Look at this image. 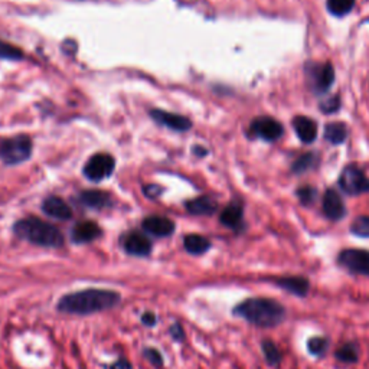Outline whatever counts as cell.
<instances>
[{
	"label": "cell",
	"instance_id": "obj_1",
	"mask_svg": "<svg viewBox=\"0 0 369 369\" xmlns=\"http://www.w3.org/2000/svg\"><path fill=\"white\" fill-rule=\"evenodd\" d=\"M120 303V295L113 290L87 289L61 297L58 311L68 315H91L109 311Z\"/></svg>",
	"mask_w": 369,
	"mask_h": 369
},
{
	"label": "cell",
	"instance_id": "obj_2",
	"mask_svg": "<svg viewBox=\"0 0 369 369\" xmlns=\"http://www.w3.org/2000/svg\"><path fill=\"white\" fill-rule=\"evenodd\" d=\"M234 315L258 327H276L285 319V307L273 299H247L235 306Z\"/></svg>",
	"mask_w": 369,
	"mask_h": 369
},
{
	"label": "cell",
	"instance_id": "obj_3",
	"mask_svg": "<svg viewBox=\"0 0 369 369\" xmlns=\"http://www.w3.org/2000/svg\"><path fill=\"white\" fill-rule=\"evenodd\" d=\"M13 231L19 238L40 245V247L59 249L64 245V237L56 227L35 217L17 221Z\"/></svg>",
	"mask_w": 369,
	"mask_h": 369
},
{
	"label": "cell",
	"instance_id": "obj_4",
	"mask_svg": "<svg viewBox=\"0 0 369 369\" xmlns=\"http://www.w3.org/2000/svg\"><path fill=\"white\" fill-rule=\"evenodd\" d=\"M32 153V140L20 134L12 139H8L0 146V157L6 163V165H17L31 157Z\"/></svg>",
	"mask_w": 369,
	"mask_h": 369
},
{
	"label": "cell",
	"instance_id": "obj_5",
	"mask_svg": "<svg viewBox=\"0 0 369 369\" xmlns=\"http://www.w3.org/2000/svg\"><path fill=\"white\" fill-rule=\"evenodd\" d=\"M306 77L309 86L315 93H324L331 88L335 79V71L331 64H312L306 65Z\"/></svg>",
	"mask_w": 369,
	"mask_h": 369
},
{
	"label": "cell",
	"instance_id": "obj_6",
	"mask_svg": "<svg viewBox=\"0 0 369 369\" xmlns=\"http://www.w3.org/2000/svg\"><path fill=\"white\" fill-rule=\"evenodd\" d=\"M116 168V160L111 155L97 153L94 155L84 168V175L93 182H101L113 175Z\"/></svg>",
	"mask_w": 369,
	"mask_h": 369
},
{
	"label": "cell",
	"instance_id": "obj_7",
	"mask_svg": "<svg viewBox=\"0 0 369 369\" xmlns=\"http://www.w3.org/2000/svg\"><path fill=\"white\" fill-rule=\"evenodd\" d=\"M339 184L342 191H345L347 195H361L369 192V179L356 166H347L343 169L339 178Z\"/></svg>",
	"mask_w": 369,
	"mask_h": 369
},
{
	"label": "cell",
	"instance_id": "obj_8",
	"mask_svg": "<svg viewBox=\"0 0 369 369\" xmlns=\"http://www.w3.org/2000/svg\"><path fill=\"white\" fill-rule=\"evenodd\" d=\"M339 264L354 274L369 277V251L350 249L343 250L338 258Z\"/></svg>",
	"mask_w": 369,
	"mask_h": 369
},
{
	"label": "cell",
	"instance_id": "obj_9",
	"mask_svg": "<svg viewBox=\"0 0 369 369\" xmlns=\"http://www.w3.org/2000/svg\"><path fill=\"white\" fill-rule=\"evenodd\" d=\"M250 133L254 137H260L267 141H274L281 137L283 126L272 117H258L251 123Z\"/></svg>",
	"mask_w": 369,
	"mask_h": 369
},
{
	"label": "cell",
	"instance_id": "obj_10",
	"mask_svg": "<svg viewBox=\"0 0 369 369\" xmlns=\"http://www.w3.org/2000/svg\"><path fill=\"white\" fill-rule=\"evenodd\" d=\"M123 247L132 256L145 257L152 251V242L146 235L140 233H129L123 238Z\"/></svg>",
	"mask_w": 369,
	"mask_h": 369
},
{
	"label": "cell",
	"instance_id": "obj_11",
	"mask_svg": "<svg viewBox=\"0 0 369 369\" xmlns=\"http://www.w3.org/2000/svg\"><path fill=\"white\" fill-rule=\"evenodd\" d=\"M150 116L153 117V120L162 126H166L172 130L176 132H187L191 129L192 123L183 116L179 114H173V113H166V111H162V110H152Z\"/></svg>",
	"mask_w": 369,
	"mask_h": 369
},
{
	"label": "cell",
	"instance_id": "obj_12",
	"mask_svg": "<svg viewBox=\"0 0 369 369\" xmlns=\"http://www.w3.org/2000/svg\"><path fill=\"white\" fill-rule=\"evenodd\" d=\"M143 230H145L148 234H152L155 237H169L175 231V223L165 217H148L145 221H143Z\"/></svg>",
	"mask_w": 369,
	"mask_h": 369
},
{
	"label": "cell",
	"instance_id": "obj_13",
	"mask_svg": "<svg viewBox=\"0 0 369 369\" xmlns=\"http://www.w3.org/2000/svg\"><path fill=\"white\" fill-rule=\"evenodd\" d=\"M323 212L327 218L333 221H339L345 217L346 208L340 195L335 189L326 191L323 196Z\"/></svg>",
	"mask_w": 369,
	"mask_h": 369
},
{
	"label": "cell",
	"instance_id": "obj_14",
	"mask_svg": "<svg viewBox=\"0 0 369 369\" xmlns=\"http://www.w3.org/2000/svg\"><path fill=\"white\" fill-rule=\"evenodd\" d=\"M274 283L281 287L283 290L289 292L295 296H300L304 297L307 293L311 290V283L307 278L301 277V276H287V277H280L276 278Z\"/></svg>",
	"mask_w": 369,
	"mask_h": 369
},
{
	"label": "cell",
	"instance_id": "obj_15",
	"mask_svg": "<svg viewBox=\"0 0 369 369\" xmlns=\"http://www.w3.org/2000/svg\"><path fill=\"white\" fill-rule=\"evenodd\" d=\"M42 210L48 217H52V218L61 219V221H67L72 217V211L70 208V205L58 196L47 198L44 201Z\"/></svg>",
	"mask_w": 369,
	"mask_h": 369
},
{
	"label": "cell",
	"instance_id": "obj_16",
	"mask_svg": "<svg viewBox=\"0 0 369 369\" xmlns=\"http://www.w3.org/2000/svg\"><path fill=\"white\" fill-rule=\"evenodd\" d=\"M100 235H101V228L93 221H83L77 223L71 233L72 241L77 244L91 242L97 240Z\"/></svg>",
	"mask_w": 369,
	"mask_h": 369
},
{
	"label": "cell",
	"instance_id": "obj_17",
	"mask_svg": "<svg viewBox=\"0 0 369 369\" xmlns=\"http://www.w3.org/2000/svg\"><path fill=\"white\" fill-rule=\"evenodd\" d=\"M293 127L299 136V139L303 143H312L317 137V125L316 121L309 118V117H296L293 120Z\"/></svg>",
	"mask_w": 369,
	"mask_h": 369
},
{
	"label": "cell",
	"instance_id": "obj_18",
	"mask_svg": "<svg viewBox=\"0 0 369 369\" xmlns=\"http://www.w3.org/2000/svg\"><path fill=\"white\" fill-rule=\"evenodd\" d=\"M242 218H244V211H242L241 203L233 202L221 212L219 221L222 225H225V227L237 231V230H241L242 227Z\"/></svg>",
	"mask_w": 369,
	"mask_h": 369
},
{
	"label": "cell",
	"instance_id": "obj_19",
	"mask_svg": "<svg viewBox=\"0 0 369 369\" xmlns=\"http://www.w3.org/2000/svg\"><path fill=\"white\" fill-rule=\"evenodd\" d=\"M187 210L194 215H212L218 210V203L211 196H199L187 202Z\"/></svg>",
	"mask_w": 369,
	"mask_h": 369
},
{
	"label": "cell",
	"instance_id": "obj_20",
	"mask_svg": "<svg viewBox=\"0 0 369 369\" xmlns=\"http://www.w3.org/2000/svg\"><path fill=\"white\" fill-rule=\"evenodd\" d=\"M79 201L88 208L102 210L110 205V195L107 192L91 189V191H84L83 194H81Z\"/></svg>",
	"mask_w": 369,
	"mask_h": 369
},
{
	"label": "cell",
	"instance_id": "obj_21",
	"mask_svg": "<svg viewBox=\"0 0 369 369\" xmlns=\"http://www.w3.org/2000/svg\"><path fill=\"white\" fill-rule=\"evenodd\" d=\"M183 245H184V250H187L189 254H194V256L203 254L211 249L210 240L202 237V235H198V234H191V235L184 237Z\"/></svg>",
	"mask_w": 369,
	"mask_h": 369
},
{
	"label": "cell",
	"instance_id": "obj_22",
	"mask_svg": "<svg viewBox=\"0 0 369 369\" xmlns=\"http://www.w3.org/2000/svg\"><path fill=\"white\" fill-rule=\"evenodd\" d=\"M261 351L264 355L265 362H267L273 368H278L281 361H283V354L280 351V347L270 339H265L261 343Z\"/></svg>",
	"mask_w": 369,
	"mask_h": 369
},
{
	"label": "cell",
	"instance_id": "obj_23",
	"mask_svg": "<svg viewBox=\"0 0 369 369\" xmlns=\"http://www.w3.org/2000/svg\"><path fill=\"white\" fill-rule=\"evenodd\" d=\"M336 358L345 363H356L359 361V346L355 342H346L336 351Z\"/></svg>",
	"mask_w": 369,
	"mask_h": 369
},
{
	"label": "cell",
	"instance_id": "obj_24",
	"mask_svg": "<svg viewBox=\"0 0 369 369\" xmlns=\"http://www.w3.org/2000/svg\"><path fill=\"white\" fill-rule=\"evenodd\" d=\"M347 136V129L343 123H332V125H327L324 129V137L326 140H329L333 145H339Z\"/></svg>",
	"mask_w": 369,
	"mask_h": 369
},
{
	"label": "cell",
	"instance_id": "obj_25",
	"mask_svg": "<svg viewBox=\"0 0 369 369\" xmlns=\"http://www.w3.org/2000/svg\"><path fill=\"white\" fill-rule=\"evenodd\" d=\"M355 0H327V9L336 16H345L352 10Z\"/></svg>",
	"mask_w": 369,
	"mask_h": 369
},
{
	"label": "cell",
	"instance_id": "obj_26",
	"mask_svg": "<svg viewBox=\"0 0 369 369\" xmlns=\"http://www.w3.org/2000/svg\"><path fill=\"white\" fill-rule=\"evenodd\" d=\"M317 165V156L313 153H307L300 156L293 165V171L296 173H303L306 171H311Z\"/></svg>",
	"mask_w": 369,
	"mask_h": 369
},
{
	"label": "cell",
	"instance_id": "obj_27",
	"mask_svg": "<svg viewBox=\"0 0 369 369\" xmlns=\"http://www.w3.org/2000/svg\"><path fill=\"white\" fill-rule=\"evenodd\" d=\"M327 347H329V342H327V339L323 336L312 338L309 339V342H307V350H309V352L315 356H323L327 351Z\"/></svg>",
	"mask_w": 369,
	"mask_h": 369
},
{
	"label": "cell",
	"instance_id": "obj_28",
	"mask_svg": "<svg viewBox=\"0 0 369 369\" xmlns=\"http://www.w3.org/2000/svg\"><path fill=\"white\" fill-rule=\"evenodd\" d=\"M352 234L363 238H369V217H358L351 225Z\"/></svg>",
	"mask_w": 369,
	"mask_h": 369
},
{
	"label": "cell",
	"instance_id": "obj_29",
	"mask_svg": "<svg viewBox=\"0 0 369 369\" xmlns=\"http://www.w3.org/2000/svg\"><path fill=\"white\" fill-rule=\"evenodd\" d=\"M0 58L17 61V59L24 58V52L20 51L19 48L10 45V44H6V42H3V40H0Z\"/></svg>",
	"mask_w": 369,
	"mask_h": 369
},
{
	"label": "cell",
	"instance_id": "obj_30",
	"mask_svg": "<svg viewBox=\"0 0 369 369\" xmlns=\"http://www.w3.org/2000/svg\"><path fill=\"white\" fill-rule=\"evenodd\" d=\"M297 196L303 205H312L316 199V189L312 187H301L297 189Z\"/></svg>",
	"mask_w": 369,
	"mask_h": 369
},
{
	"label": "cell",
	"instance_id": "obj_31",
	"mask_svg": "<svg viewBox=\"0 0 369 369\" xmlns=\"http://www.w3.org/2000/svg\"><path fill=\"white\" fill-rule=\"evenodd\" d=\"M339 106H340L339 98L338 97H331V98H327V100H324L322 102V104H320V110L323 113H326V114H332V113L338 111Z\"/></svg>",
	"mask_w": 369,
	"mask_h": 369
},
{
	"label": "cell",
	"instance_id": "obj_32",
	"mask_svg": "<svg viewBox=\"0 0 369 369\" xmlns=\"http://www.w3.org/2000/svg\"><path fill=\"white\" fill-rule=\"evenodd\" d=\"M145 356L157 368L163 366V359H162V355L153 350V347H148V350H145Z\"/></svg>",
	"mask_w": 369,
	"mask_h": 369
},
{
	"label": "cell",
	"instance_id": "obj_33",
	"mask_svg": "<svg viewBox=\"0 0 369 369\" xmlns=\"http://www.w3.org/2000/svg\"><path fill=\"white\" fill-rule=\"evenodd\" d=\"M171 333H172V336L176 339V340H182L183 339V329H182V326L180 324H173L172 326V329H171Z\"/></svg>",
	"mask_w": 369,
	"mask_h": 369
},
{
	"label": "cell",
	"instance_id": "obj_34",
	"mask_svg": "<svg viewBox=\"0 0 369 369\" xmlns=\"http://www.w3.org/2000/svg\"><path fill=\"white\" fill-rule=\"evenodd\" d=\"M143 192H145L149 198H156L160 194V188L156 187V184H149V187H146Z\"/></svg>",
	"mask_w": 369,
	"mask_h": 369
},
{
	"label": "cell",
	"instance_id": "obj_35",
	"mask_svg": "<svg viewBox=\"0 0 369 369\" xmlns=\"http://www.w3.org/2000/svg\"><path fill=\"white\" fill-rule=\"evenodd\" d=\"M141 322H143V324H146V326H153V324H156V316L153 313H145L141 316Z\"/></svg>",
	"mask_w": 369,
	"mask_h": 369
},
{
	"label": "cell",
	"instance_id": "obj_36",
	"mask_svg": "<svg viewBox=\"0 0 369 369\" xmlns=\"http://www.w3.org/2000/svg\"><path fill=\"white\" fill-rule=\"evenodd\" d=\"M113 369H132V366H130L126 361H123V359H121V361L117 362V365L113 366Z\"/></svg>",
	"mask_w": 369,
	"mask_h": 369
}]
</instances>
